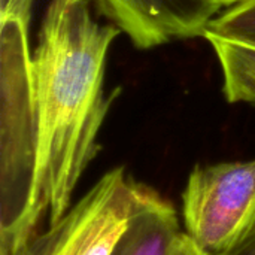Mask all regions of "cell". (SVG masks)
I'll return each mask as SVG.
<instances>
[{"label": "cell", "instance_id": "6da1fadb", "mask_svg": "<svg viewBox=\"0 0 255 255\" xmlns=\"http://www.w3.org/2000/svg\"><path fill=\"white\" fill-rule=\"evenodd\" d=\"M121 33L100 24L90 0H49L31 54L40 126L39 196L49 224L70 208L72 194L100 151L99 133L112 102L103 90L108 51Z\"/></svg>", "mask_w": 255, "mask_h": 255}, {"label": "cell", "instance_id": "7a4b0ae2", "mask_svg": "<svg viewBox=\"0 0 255 255\" xmlns=\"http://www.w3.org/2000/svg\"><path fill=\"white\" fill-rule=\"evenodd\" d=\"M39 158L40 126L28 25L0 19V255L22 247L45 215Z\"/></svg>", "mask_w": 255, "mask_h": 255}, {"label": "cell", "instance_id": "3957f363", "mask_svg": "<svg viewBox=\"0 0 255 255\" xmlns=\"http://www.w3.org/2000/svg\"><path fill=\"white\" fill-rule=\"evenodd\" d=\"M157 196L124 167H115L45 233L7 255H112L133 218Z\"/></svg>", "mask_w": 255, "mask_h": 255}, {"label": "cell", "instance_id": "277c9868", "mask_svg": "<svg viewBox=\"0 0 255 255\" xmlns=\"http://www.w3.org/2000/svg\"><path fill=\"white\" fill-rule=\"evenodd\" d=\"M182 218L203 255L232 250L255 224V160L196 166L182 193Z\"/></svg>", "mask_w": 255, "mask_h": 255}, {"label": "cell", "instance_id": "5b68a950", "mask_svg": "<svg viewBox=\"0 0 255 255\" xmlns=\"http://www.w3.org/2000/svg\"><path fill=\"white\" fill-rule=\"evenodd\" d=\"M140 49L203 36L221 6L214 0H96Z\"/></svg>", "mask_w": 255, "mask_h": 255}, {"label": "cell", "instance_id": "8992f818", "mask_svg": "<svg viewBox=\"0 0 255 255\" xmlns=\"http://www.w3.org/2000/svg\"><path fill=\"white\" fill-rule=\"evenodd\" d=\"M181 236L173 205L158 194L133 218L112 255H170Z\"/></svg>", "mask_w": 255, "mask_h": 255}, {"label": "cell", "instance_id": "52a82bcc", "mask_svg": "<svg viewBox=\"0 0 255 255\" xmlns=\"http://www.w3.org/2000/svg\"><path fill=\"white\" fill-rule=\"evenodd\" d=\"M205 34H214L255 48V0H245L217 15L209 22Z\"/></svg>", "mask_w": 255, "mask_h": 255}, {"label": "cell", "instance_id": "ba28073f", "mask_svg": "<svg viewBox=\"0 0 255 255\" xmlns=\"http://www.w3.org/2000/svg\"><path fill=\"white\" fill-rule=\"evenodd\" d=\"M223 72V93L230 103L255 106V69L223 51H214Z\"/></svg>", "mask_w": 255, "mask_h": 255}, {"label": "cell", "instance_id": "9c48e42d", "mask_svg": "<svg viewBox=\"0 0 255 255\" xmlns=\"http://www.w3.org/2000/svg\"><path fill=\"white\" fill-rule=\"evenodd\" d=\"M205 37L208 39V42L211 43L214 51L227 52L229 55L239 60L241 63L247 64L248 67L255 69V48L239 43V42L229 40V39H223V37H218L214 34H205Z\"/></svg>", "mask_w": 255, "mask_h": 255}, {"label": "cell", "instance_id": "30bf717a", "mask_svg": "<svg viewBox=\"0 0 255 255\" xmlns=\"http://www.w3.org/2000/svg\"><path fill=\"white\" fill-rule=\"evenodd\" d=\"M33 0H0V19H18L30 25Z\"/></svg>", "mask_w": 255, "mask_h": 255}, {"label": "cell", "instance_id": "8fae6325", "mask_svg": "<svg viewBox=\"0 0 255 255\" xmlns=\"http://www.w3.org/2000/svg\"><path fill=\"white\" fill-rule=\"evenodd\" d=\"M221 255H255V224L232 250Z\"/></svg>", "mask_w": 255, "mask_h": 255}, {"label": "cell", "instance_id": "7c38bea8", "mask_svg": "<svg viewBox=\"0 0 255 255\" xmlns=\"http://www.w3.org/2000/svg\"><path fill=\"white\" fill-rule=\"evenodd\" d=\"M170 255H203L196 247L194 244L185 236V233H182V236L179 238V241L176 242L173 251Z\"/></svg>", "mask_w": 255, "mask_h": 255}, {"label": "cell", "instance_id": "4fadbf2b", "mask_svg": "<svg viewBox=\"0 0 255 255\" xmlns=\"http://www.w3.org/2000/svg\"><path fill=\"white\" fill-rule=\"evenodd\" d=\"M214 1L218 3L223 7V6H235V4H239V3H242L245 0H214Z\"/></svg>", "mask_w": 255, "mask_h": 255}]
</instances>
